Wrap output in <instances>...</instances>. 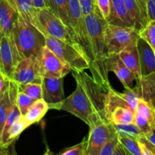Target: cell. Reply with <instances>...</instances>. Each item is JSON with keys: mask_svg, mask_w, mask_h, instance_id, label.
Segmentation results:
<instances>
[{"mask_svg": "<svg viewBox=\"0 0 155 155\" xmlns=\"http://www.w3.org/2000/svg\"><path fill=\"white\" fill-rule=\"evenodd\" d=\"M140 37L147 42L153 48L155 45V21H149L147 24L139 30Z\"/></svg>", "mask_w": 155, "mask_h": 155, "instance_id": "30", "label": "cell"}, {"mask_svg": "<svg viewBox=\"0 0 155 155\" xmlns=\"http://www.w3.org/2000/svg\"><path fill=\"white\" fill-rule=\"evenodd\" d=\"M118 134L110 122H100L89 128L86 155H99L103 145Z\"/></svg>", "mask_w": 155, "mask_h": 155, "instance_id": "10", "label": "cell"}, {"mask_svg": "<svg viewBox=\"0 0 155 155\" xmlns=\"http://www.w3.org/2000/svg\"><path fill=\"white\" fill-rule=\"evenodd\" d=\"M120 59L125 65L135 74L136 80L141 78L139 54L137 45L125 48L119 53Z\"/></svg>", "mask_w": 155, "mask_h": 155, "instance_id": "19", "label": "cell"}, {"mask_svg": "<svg viewBox=\"0 0 155 155\" xmlns=\"http://www.w3.org/2000/svg\"><path fill=\"white\" fill-rule=\"evenodd\" d=\"M36 60L42 77H64L71 71V68L46 45L36 56Z\"/></svg>", "mask_w": 155, "mask_h": 155, "instance_id": "8", "label": "cell"}, {"mask_svg": "<svg viewBox=\"0 0 155 155\" xmlns=\"http://www.w3.org/2000/svg\"><path fill=\"white\" fill-rule=\"evenodd\" d=\"M63 82L64 77H43V98L50 109L59 110L61 103L65 99Z\"/></svg>", "mask_w": 155, "mask_h": 155, "instance_id": "13", "label": "cell"}, {"mask_svg": "<svg viewBox=\"0 0 155 155\" xmlns=\"http://www.w3.org/2000/svg\"><path fill=\"white\" fill-rule=\"evenodd\" d=\"M139 98L133 88H125L124 92H119L111 86L106 92L105 102V115L106 119L109 120V115L116 107H127L135 112Z\"/></svg>", "mask_w": 155, "mask_h": 155, "instance_id": "11", "label": "cell"}, {"mask_svg": "<svg viewBox=\"0 0 155 155\" xmlns=\"http://www.w3.org/2000/svg\"><path fill=\"white\" fill-rule=\"evenodd\" d=\"M112 125H113L117 133H121V134L127 135V136H130L135 138H138L144 135L135 123L125 124H112Z\"/></svg>", "mask_w": 155, "mask_h": 155, "instance_id": "29", "label": "cell"}, {"mask_svg": "<svg viewBox=\"0 0 155 155\" xmlns=\"http://www.w3.org/2000/svg\"><path fill=\"white\" fill-rule=\"evenodd\" d=\"M119 143L118 134L107 141L100 149L99 155H112L117 144Z\"/></svg>", "mask_w": 155, "mask_h": 155, "instance_id": "35", "label": "cell"}, {"mask_svg": "<svg viewBox=\"0 0 155 155\" xmlns=\"http://www.w3.org/2000/svg\"><path fill=\"white\" fill-rule=\"evenodd\" d=\"M106 21L108 24L115 25L135 27L133 21L122 0H110V14Z\"/></svg>", "mask_w": 155, "mask_h": 155, "instance_id": "16", "label": "cell"}, {"mask_svg": "<svg viewBox=\"0 0 155 155\" xmlns=\"http://www.w3.org/2000/svg\"><path fill=\"white\" fill-rule=\"evenodd\" d=\"M138 2V5H139L140 8H141V11H142L143 14L145 15L146 17L147 18V10H146V3H145V0H137ZM148 19V18H147Z\"/></svg>", "mask_w": 155, "mask_h": 155, "instance_id": "43", "label": "cell"}, {"mask_svg": "<svg viewBox=\"0 0 155 155\" xmlns=\"http://www.w3.org/2000/svg\"><path fill=\"white\" fill-rule=\"evenodd\" d=\"M18 90L24 92L34 101L43 98V88L41 83H29L18 86Z\"/></svg>", "mask_w": 155, "mask_h": 155, "instance_id": "27", "label": "cell"}, {"mask_svg": "<svg viewBox=\"0 0 155 155\" xmlns=\"http://www.w3.org/2000/svg\"><path fill=\"white\" fill-rule=\"evenodd\" d=\"M103 19L107 21L110 14V0H95V10Z\"/></svg>", "mask_w": 155, "mask_h": 155, "instance_id": "33", "label": "cell"}, {"mask_svg": "<svg viewBox=\"0 0 155 155\" xmlns=\"http://www.w3.org/2000/svg\"><path fill=\"white\" fill-rule=\"evenodd\" d=\"M33 102H34V100L32 99L27 95H26L24 92L18 90V95H17L16 103L20 112H21V116L24 117L27 114V110H29V108H30V107Z\"/></svg>", "mask_w": 155, "mask_h": 155, "instance_id": "31", "label": "cell"}, {"mask_svg": "<svg viewBox=\"0 0 155 155\" xmlns=\"http://www.w3.org/2000/svg\"><path fill=\"white\" fill-rule=\"evenodd\" d=\"M33 24L44 36H51L68 43L78 45L66 25L49 8L35 10Z\"/></svg>", "mask_w": 155, "mask_h": 155, "instance_id": "4", "label": "cell"}, {"mask_svg": "<svg viewBox=\"0 0 155 155\" xmlns=\"http://www.w3.org/2000/svg\"><path fill=\"white\" fill-rule=\"evenodd\" d=\"M129 151L124 148L122 145L119 142V143L117 144L116 147L115 148V151H114L113 154L112 155H129Z\"/></svg>", "mask_w": 155, "mask_h": 155, "instance_id": "40", "label": "cell"}, {"mask_svg": "<svg viewBox=\"0 0 155 155\" xmlns=\"http://www.w3.org/2000/svg\"><path fill=\"white\" fill-rule=\"evenodd\" d=\"M18 13L9 0H0V31L2 35L10 36Z\"/></svg>", "mask_w": 155, "mask_h": 155, "instance_id": "17", "label": "cell"}, {"mask_svg": "<svg viewBox=\"0 0 155 155\" xmlns=\"http://www.w3.org/2000/svg\"><path fill=\"white\" fill-rule=\"evenodd\" d=\"M76 89L62 101L59 110L81 120L89 128L100 122H109L105 115L106 92L84 71H72Z\"/></svg>", "mask_w": 155, "mask_h": 155, "instance_id": "1", "label": "cell"}, {"mask_svg": "<svg viewBox=\"0 0 155 155\" xmlns=\"http://www.w3.org/2000/svg\"><path fill=\"white\" fill-rule=\"evenodd\" d=\"M68 15L74 40L86 54L90 64L89 70L92 73L94 68V57L79 0H68Z\"/></svg>", "mask_w": 155, "mask_h": 155, "instance_id": "6", "label": "cell"}, {"mask_svg": "<svg viewBox=\"0 0 155 155\" xmlns=\"http://www.w3.org/2000/svg\"><path fill=\"white\" fill-rule=\"evenodd\" d=\"M21 117V112H20L19 109H18L16 101H15V102L14 103L13 105L11 107L10 110H9V114H8L7 115V117H6L4 127H3L2 129V132L1 136H0V142H2V141L5 139L9 127H10L14 123L16 122L18 120H19V118Z\"/></svg>", "mask_w": 155, "mask_h": 155, "instance_id": "28", "label": "cell"}, {"mask_svg": "<svg viewBox=\"0 0 155 155\" xmlns=\"http://www.w3.org/2000/svg\"><path fill=\"white\" fill-rule=\"evenodd\" d=\"M135 114L129 107H116L109 115V121L114 124L135 123Z\"/></svg>", "mask_w": 155, "mask_h": 155, "instance_id": "23", "label": "cell"}, {"mask_svg": "<svg viewBox=\"0 0 155 155\" xmlns=\"http://www.w3.org/2000/svg\"><path fill=\"white\" fill-rule=\"evenodd\" d=\"M144 136L155 146V128H152L150 131L144 134Z\"/></svg>", "mask_w": 155, "mask_h": 155, "instance_id": "42", "label": "cell"}, {"mask_svg": "<svg viewBox=\"0 0 155 155\" xmlns=\"http://www.w3.org/2000/svg\"><path fill=\"white\" fill-rule=\"evenodd\" d=\"M148 21H155V0H145Z\"/></svg>", "mask_w": 155, "mask_h": 155, "instance_id": "38", "label": "cell"}, {"mask_svg": "<svg viewBox=\"0 0 155 155\" xmlns=\"http://www.w3.org/2000/svg\"><path fill=\"white\" fill-rule=\"evenodd\" d=\"M84 21L94 57V68L91 73L92 78L97 84L108 90L111 85L106 68L108 53L105 41V30L107 21L96 12L85 15Z\"/></svg>", "mask_w": 155, "mask_h": 155, "instance_id": "2", "label": "cell"}, {"mask_svg": "<svg viewBox=\"0 0 155 155\" xmlns=\"http://www.w3.org/2000/svg\"><path fill=\"white\" fill-rule=\"evenodd\" d=\"M149 102L150 103H151L152 104H153V107H154L155 108V93H154V95H153V96L151 97V98H150V100H149Z\"/></svg>", "mask_w": 155, "mask_h": 155, "instance_id": "44", "label": "cell"}, {"mask_svg": "<svg viewBox=\"0 0 155 155\" xmlns=\"http://www.w3.org/2000/svg\"><path fill=\"white\" fill-rule=\"evenodd\" d=\"M48 8L62 20L73 36L68 15V0H48Z\"/></svg>", "mask_w": 155, "mask_h": 155, "instance_id": "22", "label": "cell"}, {"mask_svg": "<svg viewBox=\"0 0 155 155\" xmlns=\"http://www.w3.org/2000/svg\"><path fill=\"white\" fill-rule=\"evenodd\" d=\"M135 112L142 115L151 128H155V108L151 103L140 98Z\"/></svg>", "mask_w": 155, "mask_h": 155, "instance_id": "25", "label": "cell"}, {"mask_svg": "<svg viewBox=\"0 0 155 155\" xmlns=\"http://www.w3.org/2000/svg\"><path fill=\"white\" fill-rule=\"evenodd\" d=\"M106 68L108 73L115 74L124 88H132L133 82L136 81L135 74L123 64L118 54H109L106 59Z\"/></svg>", "mask_w": 155, "mask_h": 155, "instance_id": "14", "label": "cell"}, {"mask_svg": "<svg viewBox=\"0 0 155 155\" xmlns=\"http://www.w3.org/2000/svg\"><path fill=\"white\" fill-rule=\"evenodd\" d=\"M49 109L48 104L44 101L43 98L34 101L27 110V114L24 116V120L27 123V126L30 127L33 124L40 121Z\"/></svg>", "mask_w": 155, "mask_h": 155, "instance_id": "20", "label": "cell"}, {"mask_svg": "<svg viewBox=\"0 0 155 155\" xmlns=\"http://www.w3.org/2000/svg\"><path fill=\"white\" fill-rule=\"evenodd\" d=\"M46 46L48 47L64 63L71 68V71H84L90 69L86 54L80 46L45 36Z\"/></svg>", "mask_w": 155, "mask_h": 155, "instance_id": "5", "label": "cell"}, {"mask_svg": "<svg viewBox=\"0 0 155 155\" xmlns=\"http://www.w3.org/2000/svg\"><path fill=\"white\" fill-rule=\"evenodd\" d=\"M133 21L135 29L139 31L148 22L147 17L143 14L137 0H122Z\"/></svg>", "mask_w": 155, "mask_h": 155, "instance_id": "21", "label": "cell"}, {"mask_svg": "<svg viewBox=\"0 0 155 155\" xmlns=\"http://www.w3.org/2000/svg\"><path fill=\"white\" fill-rule=\"evenodd\" d=\"M135 124H136L137 127L140 129V130L142 132L144 135L150 132L152 129L150 126L149 125L147 120L142 115L140 114L139 113H137V112H135Z\"/></svg>", "mask_w": 155, "mask_h": 155, "instance_id": "36", "label": "cell"}, {"mask_svg": "<svg viewBox=\"0 0 155 155\" xmlns=\"http://www.w3.org/2000/svg\"><path fill=\"white\" fill-rule=\"evenodd\" d=\"M36 57H30L19 61L13 74V80L18 86L29 83H42Z\"/></svg>", "mask_w": 155, "mask_h": 155, "instance_id": "12", "label": "cell"}, {"mask_svg": "<svg viewBox=\"0 0 155 155\" xmlns=\"http://www.w3.org/2000/svg\"><path fill=\"white\" fill-rule=\"evenodd\" d=\"M21 60L12 34L0 39V74L12 81L17 64Z\"/></svg>", "mask_w": 155, "mask_h": 155, "instance_id": "9", "label": "cell"}, {"mask_svg": "<svg viewBox=\"0 0 155 155\" xmlns=\"http://www.w3.org/2000/svg\"><path fill=\"white\" fill-rule=\"evenodd\" d=\"M9 1L16 9L18 15L33 24L36 8L33 7L32 0H9Z\"/></svg>", "mask_w": 155, "mask_h": 155, "instance_id": "24", "label": "cell"}, {"mask_svg": "<svg viewBox=\"0 0 155 155\" xmlns=\"http://www.w3.org/2000/svg\"><path fill=\"white\" fill-rule=\"evenodd\" d=\"M119 142L132 155H142L138 139L135 137L118 133Z\"/></svg>", "mask_w": 155, "mask_h": 155, "instance_id": "26", "label": "cell"}, {"mask_svg": "<svg viewBox=\"0 0 155 155\" xmlns=\"http://www.w3.org/2000/svg\"><path fill=\"white\" fill-rule=\"evenodd\" d=\"M153 51H154V54H155V45H154V47L153 48Z\"/></svg>", "mask_w": 155, "mask_h": 155, "instance_id": "46", "label": "cell"}, {"mask_svg": "<svg viewBox=\"0 0 155 155\" xmlns=\"http://www.w3.org/2000/svg\"><path fill=\"white\" fill-rule=\"evenodd\" d=\"M9 81H11V80H9L2 74H0V97L3 95L5 91L6 90V89L9 86Z\"/></svg>", "mask_w": 155, "mask_h": 155, "instance_id": "39", "label": "cell"}, {"mask_svg": "<svg viewBox=\"0 0 155 155\" xmlns=\"http://www.w3.org/2000/svg\"><path fill=\"white\" fill-rule=\"evenodd\" d=\"M12 36L21 60L36 57L46 45L43 33L20 15L15 23Z\"/></svg>", "mask_w": 155, "mask_h": 155, "instance_id": "3", "label": "cell"}, {"mask_svg": "<svg viewBox=\"0 0 155 155\" xmlns=\"http://www.w3.org/2000/svg\"><path fill=\"white\" fill-rule=\"evenodd\" d=\"M33 7L36 9L48 8V0H32Z\"/></svg>", "mask_w": 155, "mask_h": 155, "instance_id": "41", "label": "cell"}, {"mask_svg": "<svg viewBox=\"0 0 155 155\" xmlns=\"http://www.w3.org/2000/svg\"><path fill=\"white\" fill-rule=\"evenodd\" d=\"M2 36V32H1V31H0V39H1Z\"/></svg>", "mask_w": 155, "mask_h": 155, "instance_id": "45", "label": "cell"}, {"mask_svg": "<svg viewBox=\"0 0 155 155\" xmlns=\"http://www.w3.org/2000/svg\"><path fill=\"white\" fill-rule=\"evenodd\" d=\"M142 155H155V146L144 135L137 138Z\"/></svg>", "mask_w": 155, "mask_h": 155, "instance_id": "34", "label": "cell"}, {"mask_svg": "<svg viewBox=\"0 0 155 155\" xmlns=\"http://www.w3.org/2000/svg\"><path fill=\"white\" fill-rule=\"evenodd\" d=\"M87 139H84L78 145L65 148L59 153L60 155H86Z\"/></svg>", "mask_w": 155, "mask_h": 155, "instance_id": "32", "label": "cell"}, {"mask_svg": "<svg viewBox=\"0 0 155 155\" xmlns=\"http://www.w3.org/2000/svg\"><path fill=\"white\" fill-rule=\"evenodd\" d=\"M140 38L139 31L135 27L107 23L105 30V41L108 54H119L125 48L137 45Z\"/></svg>", "mask_w": 155, "mask_h": 155, "instance_id": "7", "label": "cell"}, {"mask_svg": "<svg viewBox=\"0 0 155 155\" xmlns=\"http://www.w3.org/2000/svg\"><path fill=\"white\" fill-rule=\"evenodd\" d=\"M18 92V86L14 81H9V84L3 95L0 97V136L6 117L11 107L15 102Z\"/></svg>", "mask_w": 155, "mask_h": 155, "instance_id": "18", "label": "cell"}, {"mask_svg": "<svg viewBox=\"0 0 155 155\" xmlns=\"http://www.w3.org/2000/svg\"><path fill=\"white\" fill-rule=\"evenodd\" d=\"M82 12L84 15H88L94 12L95 10V0H79Z\"/></svg>", "mask_w": 155, "mask_h": 155, "instance_id": "37", "label": "cell"}, {"mask_svg": "<svg viewBox=\"0 0 155 155\" xmlns=\"http://www.w3.org/2000/svg\"><path fill=\"white\" fill-rule=\"evenodd\" d=\"M139 54L141 77L155 72V54L153 48L146 41L140 38L137 44Z\"/></svg>", "mask_w": 155, "mask_h": 155, "instance_id": "15", "label": "cell"}]
</instances>
